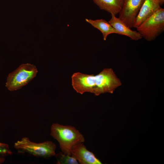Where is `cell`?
<instances>
[{"label":"cell","instance_id":"cell-10","mask_svg":"<svg viewBox=\"0 0 164 164\" xmlns=\"http://www.w3.org/2000/svg\"><path fill=\"white\" fill-rule=\"evenodd\" d=\"M100 9L116 15L121 11L124 0H93Z\"/></svg>","mask_w":164,"mask_h":164},{"label":"cell","instance_id":"cell-6","mask_svg":"<svg viewBox=\"0 0 164 164\" xmlns=\"http://www.w3.org/2000/svg\"><path fill=\"white\" fill-rule=\"evenodd\" d=\"M145 0H124L118 18L130 28L133 24Z\"/></svg>","mask_w":164,"mask_h":164},{"label":"cell","instance_id":"cell-2","mask_svg":"<svg viewBox=\"0 0 164 164\" xmlns=\"http://www.w3.org/2000/svg\"><path fill=\"white\" fill-rule=\"evenodd\" d=\"M50 135L58 142L62 152L69 155L73 146L85 141L83 135L74 127L58 123L52 125Z\"/></svg>","mask_w":164,"mask_h":164},{"label":"cell","instance_id":"cell-9","mask_svg":"<svg viewBox=\"0 0 164 164\" xmlns=\"http://www.w3.org/2000/svg\"><path fill=\"white\" fill-rule=\"evenodd\" d=\"M108 22L116 30L119 32L121 35L129 37L132 40H138L142 37L141 34L137 31L132 30L118 18L113 15Z\"/></svg>","mask_w":164,"mask_h":164},{"label":"cell","instance_id":"cell-1","mask_svg":"<svg viewBox=\"0 0 164 164\" xmlns=\"http://www.w3.org/2000/svg\"><path fill=\"white\" fill-rule=\"evenodd\" d=\"M71 78L73 89L81 94L86 92L93 93L96 96L106 93L112 94L121 85L111 68H105L96 75L75 73Z\"/></svg>","mask_w":164,"mask_h":164},{"label":"cell","instance_id":"cell-13","mask_svg":"<svg viewBox=\"0 0 164 164\" xmlns=\"http://www.w3.org/2000/svg\"><path fill=\"white\" fill-rule=\"evenodd\" d=\"M12 153L7 144L0 142V164L4 162L6 156Z\"/></svg>","mask_w":164,"mask_h":164},{"label":"cell","instance_id":"cell-12","mask_svg":"<svg viewBox=\"0 0 164 164\" xmlns=\"http://www.w3.org/2000/svg\"><path fill=\"white\" fill-rule=\"evenodd\" d=\"M58 164H78L77 159L71 155H67L62 152L56 154L55 156Z\"/></svg>","mask_w":164,"mask_h":164},{"label":"cell","instance_id":"cell-11","mask_svg":"<svg viewBox=\"0 0 164 164\" xmlns=\"http://www.w3.org/2000/svg\"><path fill=\"white\" fill-rule=\"evenodd\" d=\"M85 20L101 32L104 40H106L108 36L111 34L116 33L121 35L120 33L114 29L108 22L104 19L93 20L86 19Z\"/></svg>","mask_w":164,"mask_h":164},{"label":"cell","instance_id":"cell-3","mask_svg":"<svg viewBox=\"0 0 164 164\" xmlns=\"http://www.w3.org/2000/svg\"><path fill=\"white\" fill-rule=\"evenodd\" d=\"M14 147L19 153H27L36 157L47 159L55 156L56 146L51 141L36 143L23 137L16 142Z\"/></svg>","mask_w":164,"mask_h":164},{"label":"cell","instance_id":"cell-8","mask_svg":"<svg viewBox=\"0 0 164 164\" xmlns=\"http://www.w3.org/2000/svg\"><path fill=\"white\" fill-rule=\"evenodd\" d=\"M71 156L81 164H102L94 154L86 148L82 142L76 144L71 150Z\"/></svg>","mask_w":164,"mask_h":164},{"label":"cell","instance_id":"cell-7","mask_svg":"<svg viewBox=\"0 0 164 164\" xmlns=\"http://www.w3.org/2000/svg\"><path fill=\"white\" fill-rule=\"evenodd\" d=\"M164 0H145L135 20L133 27L136 28L143 22L161 8Z\"/></svg>","mask_w":164,"mask_h":164},{"label":"cell","instance_id":"cell-5","mask_svg":"<svg viewBox=\"0 0 164 164\" xmlns=\"http://www.w3.org/2000/svg\"><path fill=\"white\" fill-rule=\"evenodd\" d=\"M136 29L147 41L154 40L164 30V9L160 8Z\"/></svg>","mask_w":164,"mask_h":164},{"label":"cell","instance_id":"cell-4","mask_svg":"<svg viewBox=\"0 0 164 164\" xmlns=\"http://www.w3.org/2000/svg\"><path fill=\"white\" fill-rule=\"evenodd\" d=\"M38 72L34 65L28 63L22 64L8 74L5 86L11 91L19 90L33 80Z\"/></svg>","mask_w":164,"mask_h":164}]
</instances>
